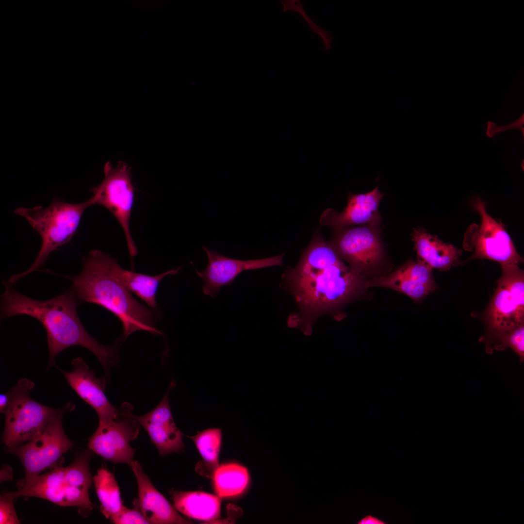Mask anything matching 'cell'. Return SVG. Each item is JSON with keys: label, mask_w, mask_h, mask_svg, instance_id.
<instances>
[{"label": "cell", "mask_w": 524, "mask_h": 524, "mask_svg": "<svg viewBox=\"0 0 524 524\" xmlns=\"http://www.w3.org/2000/svg\"><path fill=\"white\" fill-rule=\"evenodd\" d=\"M82 262L79 274L65 276L72 282L71 290L79 303H94L114 314L122 324L123 339L138 330L162 335L156 328L159 311L142 304L123 285L116 275L115 258L94 249Z\"/></svg>", "instance_id": "cell-2"}, {"label": "cell", "mask_w": 524, "mask_h": 524, "mask_svg": "<svg viewBox=\"0 0 524 524\" xmlns=\"http://www.w3.org/2000/svg\"><path fill=\"white\" fill-rule=\"evenodd\" d=\"M473 206L480 215L481 223L479 225H470L464 235L463 248L474 251L469 260L488 259L500 264L523 263V258L516 251L504 225L488 213L484 202L476 199Z\"/></svg>", "instance_id": "cell-10"}, {"label": "cell", "mask_w": 524, "mask_h": 524, "mask_svg": "<svg viewBox=\"0 0 524 524\" xmlns=\"http://www.w3.org/2000/svg\"><path fill=\"white\" fill-rule=\"evenodd\" d=\"M358 524H385L384 521L371 515H368L362 518Z\"/></svg>", "instance_id": "cell-33"}, {"label": "cell", "mask_w": 524, "mask_h": 524, "mask_svg": "<svg viewBox=\"0 0 524 524\" xmlns=\"http://www.w3.org/2000/svg\"><path fill=\"white\" fill-rule=\"evenodd\" d=\"M119 411L120 416L116 419L99 421L97 429L89 439L88 446L107 461L130 465L135 450L130 442L138 438L140 424L121 408Z\"/></svg>", "instance_id": "cell-12"}, {"label": "cell", "mask_w": 524, "mask_h": 524, "mask_svg": "<svg viewBox=\"0 0 524 524\" xmlns=\"http://www.w3.org/2000/svg\"><path fill=\"white\" fill-rule=\"evenodd\" d=\"M93 479L100 503V512L106 519L111 520L125 507L117 482L113 474L104 467L98 470Z\"/></svg>", "instance_id": "cell-22"}, {"label": "cell", "mask_w": 524, "mask_h": 524, "mask_svg": "<svg viewBox=\"0 0 524 524\" xmlns=\"http://www.w3.org/2000/svg\"><path fill=\"white\" fill-rule=\"evenodd\" d=\"M130 466L138 485V498L133 500L132 505L150 524H191L155 488L138 461L133 460Z\"/></svg>", "instance_id": "cell-17"}, {"label": "cell", "mask_w": 524, "mask_h": 524, "mask_svg": "<svg viewBox=\"0 0 524 524\" xmlns=\"http://www.w3.org/2000/svg\"><path fill=\"white\" fill-rule=\"evenodd\" d=\"M111 520L115 524H150L138 510L126 507Z\"/></svg>", "instance_id": "cell-30"}, {"label": "cell", "mask_w": 524, "mask_h": 524, "mask_svg": "<svg viewBox=\"0 0 524 524\" xmlns=\"http://www.w3.org/2000/svg\"><path fill=\"white\" fill-rule=\"evenodd\" d=\"M181 267L159 275H148L125 270L118 263L115 273L118 280L127 289L145 301L148 307L157 309L156 295L160 282L167 276L178 274Z\"/></svg>", "instance_id": "cell-20"}, {"label": "cell", "mask_w": 524, "mask_h": 524, "mask_svg": "<svg viewBox=\"0 0 524 524\" xmlns=\"http://www.w3.org/2000/svg\"><path fill=\"white\" fill-rule=\"evenodd\" d=\"M508 348L517 355L521 362H524V324L518 326L503 335L493 346L492 353Z\"/></svg>", "instance_id": "cell-28"}, {"label": "cell", "mask_w": 524, "mask_h": 524, "mask_svg": "<svg viewBox=\"0 0 524 524\" xmlns=\"http://www.w3.org/2000/svg\"><path fill=\"white\" fill-rule=\"evenodd\" d=\"M13 479V473L11 468L8 465H4L0 470V482L11 481Z\"/></svg>", "instance_id": "cell-32"}, {"label": "cell", "mask_w": 524, "mask_h": 524, "mask_svg": "<svg viewBox=\"0 0 524 524\" xmlns=\"http://www.w3.org/2000/svg\"><path fill=\"white\" fill-rule=\"evenodd\" d=\"M524 116L523 115L520 118L515 121L504 126H497L495 123L491 121H489L486 131V134L489 137H493L498 135L501 132L511 129H520L523 127L524 123Z\"/></svg>", "instance_id": "cell-31"}, {"label": "cell", "mask_w": 524, "mask_h": 524, "mask_svg": "<svg viewBox=\"0 0 524 524\" xmlns=\"http://www.w3.org/2000/svg\"><path fill=\"white\" fill-rule=\"evenodd\" d=\"M176 386L175 381L172 379L161 402L153 409L143 415H134L133 407L127 402L120 407L143 427L161 456L181 452L184 448V434L176 426L169 405V393Z\"/></svg>", "instance_id": "cell-13"}, {"label": "cell", "mask_w": 524, "mask_h": 524, "mask_svg": "<svg viewBox=\"0 0 524 524\" xmlns=\"http://www.w3.org/2000/svg\"><path fill=\"white\" fill-rule=\"evenodd\" d=\"M398 269L414 281L432 292L438 288L433 277L432 269L422 262L409 261Z\"/></svg>", "instance_id": "cell-27"}, {"label": "cell", "mask_w": 524, "mask_h": 524, "mask_svg": "<svg viewBox=\"0 0 524 524\" xmlns=\"http://www.w3.org/2000/svg\"><path fill=\"white\" fill-rule=\"evenodd\" d=\"M102 181L92 189L90 198L93 205H99L113 215L124 233L131 257L137 254V249L130 230V220L134 199V188L131 167L124 162L116 166L107 162L104 167Z\"/></svg>", "instance_id": "cell-9"}, {"label": "cell", "mask_w": 524, "mask_h": 524, "mask_svg": "<svg viewBox=\"0 0 524 524\" xmlns=\"http://www.w3.org/2000/svg\"><path fill=\"white\" fill-rule=\"evenodd\" d=\"M75 407L73 403H67L38 436L8 449L21 462L25 472L23 480L33 479L44 470L59 465L64 454L72 447L73 442L64 430L62 419L66 412Z\"/></svg>", "instance_id": "cell-8"}, {"label": "cell", "mask_w": 524, "mask_h": 524, "mask_svg": "<svg viewBox=\"0 0 524 524\" xmlns=\"http://www.w3.org/2000/svg\"><path fill=\"white\" fill-rule=\"evenodd\" d=\"M0 297L1 317L28 315L39 321L45 328L49 350L48 369L55 366L58 355L72 346H81L91 351L98 359L110 382V368L119 362L121 338L110 345L98 342L87 332L78 316L80 303L72 291L46 300L29 297L16 291L7 280Z\"/></svg>", "instance_id": "cell-1"}, {"label": "cell", "mask_w": 524, "mask_h": 524, "mask_svg": "<svg viewBox=\"0 0 524 524\" xmlns=\"http://www.w3.org/2000/svg\"><path fill=\"white\" fill-rule=\"evenodd\" d=\"M502 274L495 292L481 318L484 334L479 339L486 352L492 349L505 334L524 324V273L518 264H501Z\"/></svg>", "instance_id": "cell-6"}, {"label": "cell", "mask_w": 524, "mask_h": 524, "mask_svg": "<svg viewBox=\"0 0 524 524\" xmlns=\"http://www.w3.org/2000/svg\"><path fill=\"white\" fill-rule=\"evenodd\" d=\"M342 262V259L328 242H326L320 233L317 232L295 267L299 270L323 269Z\"/></svg>", "instance_id": "cell-24"}, {"label": "cell", "mask_w": 524, "mask_h": 524, "mask_svg": "<svg viewBox=\"0 0 524 524\" xmlns=\"http://www.w3.org/2000/svg\"><path fill=\"white\" fill-rule=\"evenodd\" d=\"M9 403V396L8 393L0 394V411L4 414Z\"/></svg>", "instance_id": "cell-34"}, {"label": "cell", "mask_w": 524, "mask_h": 524, "mask_svg": "<svg viewBox=\"0 0 524 524\" xmlns=\"http://www.w3.org/2000/svg\"><path fill=\"white\" fill-rule=\"evenodd\" d=\"M284 277L299 310L291 315L289 326L300 328L306 335L311 333L316 319L339 308L365 288L362 274L344 262L323 269L290 268Z\"/></svg>", "instance_id": "cell-3"}, {"label": "cell", "mask_w": 524, "mask_h": 524, "mask_svg": "<svg viewBox=\"0 0 524 524\" xmlns=\"http://www.w3.org/2000/svg\"><path fill=\"white\" fill-rule=\"evenodd\" d=\"M92 452L89 449L82 452L66 467L59 465L30 480H19L17 491L11 494L15 499L35 497L61 507H75L80 514L88 516L94 508L88 493L93 482L89 468Z\"/></svg>", "instance_id": "cell-4"}, {"label": "cell", "mask_w": 524, "mask_h": 524, "mask_svg": "<svg viewBox=\"0 0 524 524\" xmlns=\"http://www.w3.org/2000/svg\"><path fill=\"white\" fill-rule=\"evenodd\" d=\"M418 261L431 269L448 271L459 262L462 251L440 240L424 229L414 228L412 232Z\"/></svg>", "instance_id": "cell-18"}, {"label": "cell", "mask_w": 524, "mask_h": 524, "mask_svg": "<svg viewBox=\"0 0 524 524\" xmlns=\"http://www.w3.org/2000/svg\"><path fill=\"white\" fill-rule=\"evenodd\" d=\"M72 370L65 371L58 368L69 385L86 403L97 412L99 421L117 419L120 416L117 410L108 400L104 391L106 379L96 376L87 364L80 357L73 359Z\"/></svg>", "instance_id": "cell-15"}, {"label": "cell", "mask_w": 524, "mask_h": 524, "mask_svg": "<svg viewBox=\"0 0 524 524\" xmlns=\"http://www.w3.org/2000/svg\"><path fill=\"white\" fill-rule=\"evenodd\" d=\"M34 383L27 378L19 380L7 392L9 403L4 414L2 440L7 449L29 442L40 434L61 411L41 404L30 395Z\"/></svg>", "instance_id": "cell-7"}, {"label": "cell", "mask_w": 524, "mask_h": 524, "mask_svg": "<svg viewBox=\"0 0 524 524\" xmlns=\"http://www.w3.org/2000/svg\"><path fill=\"white\" fill-rule=\"evenodd\" d=\"M15 499L10 492H5L0 497V524H18L20 523L14 506Z\"/></svg>", "instance_id": "cell-29"}, {"label": "cell", "mask_w": 524, "mask_h": 524, "mask_svg": "<svg viewBox=\"0 0 524 524\" xmlns=\"http://www.w3.org/2000/svg\"><path fill=\"white\" fill-rule=\"evenodd\" d=\"M187 437L194 442L202 458L196 466L195 470L199 475L213 478L219 467V455L222 442V430L219 428H209L198 432L194 436Z\"/></svg>", "instance_id": "cell-21"}, {"label": "cell", "mask_w": 524, "mask_h": 524, "mask_svg": "<svg viewBox=\"0 0 524 524\" xmlns=\"http://www.w3.org/2000/svg\"><path fill=\"white\" fill-rule=\"evenodd\" d=\"M214 490L220 498L241 494L247 488L249 475L244 466L234 463L219 465L213 477Z\"/></svg>", "instance_id": "cell-23"}, {"label": "cell", "mask_w": 524, "mask_h": 524, "mask_svg": "<svg viewBox=\"0 0 524 524\" xmlns=\"http://www.w3.org/2000/svg\"><path fill=\"white\" fill-rule=\"evenodd\" d=\"M283 11L295 12L299 14L307 23L311 32L319 36L322 40L324 50L331 49L333 36L328 31L316 24L306 12L301 2L298 0H283L281 1Z\"/></svg>", "instance_id": "cell-26"}, {"label": "cell", "mask_w": 524, "mask_h": 524, "mask_svg": "<svg viewBox=\"0 0 524 524\" xmlns=\"http://www.w3.org/2000/svg\"><path fill=\"white\" fill-rule=\"evenodd\" d=\"M378 226H353L333 229L328 242L350 267L362 274L377 266L383 256Z\"/></svg>", "instance_id": "cell-11"}, {"label": "cell", "mask_w": 524, "mask_h": 524, "mask_svg": "<svg viewBox=\"0 0 524 524\" xmlns=\"http://www.w3.org/2000/svg\"><path fill=\"white\" fill-rule=\"evenodd\" d=\"M384 195L378 186L366 193H349L344 210L340 213L332 209L325 210L320 216V223L322 226L333 229L353 226H379L381 218L378 207Z\"/></svg>", "instance_id": "cell-16"}, {"label": "cell", "mask_w": 524, "mask_h": 524, "mask_svg": "<svg viewBox=\"0 0 524 524\" xmlns=\"http://www.w3.org/2000/svg\"><path fill=\"white\" fill-rule=\"evenodd\" d=\"M93 206L90 199L78 203L66 202L54 197L46 208L18 207L15 213L25 218L33 229L40 235V250L31 266L26 271L13 275L8 280L12 285L27 275L37 271L45 263L54 250L68 242L76 233L84 211Z\"/></svg>", "instance_id": "cell-5"}, {"label": "cell", "mask_w": 524, "mask_h": 524, "mask_svg": "<svg viewBox=\"0 0 524 524\" xmlns=\"http://www.w3.org/2000/svg\"><path fill=\"white\" fill-rule=\"evenodd\" d=\"M365 288L381 287L403 293L415 301H420L432 292L403 273L398 268L391 274L365 281Z\"/></svg>", "instance_id": "cell-25"}, {"label": "cell", "mask_w": 524, "mask_h": 524, "mask_svg": "<svg viewBox=\"0 0 524 524\" xmlns=\"http://www.w3.org/2000/svg\"><path fill=\"white\" fill-rule=\"evenodd\" d=\"M202 248L208 257L207 265L203 270H195L203 281V294L212 297H214L223 287L231 285L236 278L245 271L281 265L284 255L282 253L264 259L244 260L228 257L206 246Z\"/></svg>", "instance_id": "cell-14"}, {"label": "cell", "mask_w": 524, "mask_h": 524, "mask_svg": "<svg viewBox=\"0 0 524 524\" xmlns=\"http://www.w3.org/2000/svg\"><path fill=\"white\" fill-rule=\"evenodd\" d=\"M169 493L177 510L188 517L210 522L220 517L221 501L218 495L173 489Z\"/></svg>", "instance_id": "cell-19"}]
</instances>
